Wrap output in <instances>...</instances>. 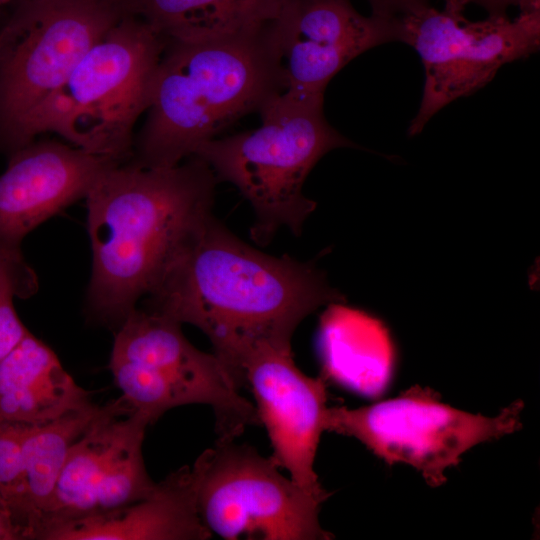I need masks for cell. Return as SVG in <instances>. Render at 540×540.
I'll use <instances>...</instances> for the list:
<instances>
[{"instance_id":"6da1fadb","label":"cell","mask_w":540,"mask_h":540,"mask_svg":"<svg viewBox=\"0 0 540 540\" xmlns=\"http://www.w3.org/2000/svg\"><path fill=\"white\" fill-rule=\"evenodd\" d=\"M147 296V310L200 329L239 388L259 350H291L294 331L308 315L343 300L310 263L263 253L212 214Z\"/></svg>"},{"instance_id":"7a4b0ae2","label":"cell","mask_w":540,"mask_h":540,"mask_svg":"<svg viewBox=\"0 0 540 540\" xmlns=\"http://www.w3.org/2000/svg\"><path fill=\"white\" fill-rule=\"evenodd\" d=\"M187 159L161 168L115 165L85 197L93 320L116 330L211 214L216 177L201 159Z\"/></svg>"},{"instance_id":"3957f363","label":"cell","mask_w":540,"mask_h":540,"mask_svg":"<svg viewBox=\"0 0 540 540\" xmlns=\"http://www.w3.org/2000/svg\"><path fill=\"white\" fill-rule=\"evenodd\" d=\"M282 91L262 31L203 40L165 37L147 116L127 162L175 166Z\"/></svg>"},{"instance_id":"277c9868","label":"cell","mask_w":540,"mask_h":540,"mask_svg":"<svg viewBox=\"0 0 540 540\" xmlns=\"http://www.w3.org/2000/svg\"><path fill=\"white\" fill-rule=\"evenodd\" d=\"M323 98L279 92L259 109L258 128L213 138L193 155L249 201L256 216L252 236L260 242L282 226L300 234L316 207L303 194L312 168L333 149L359 148L327 121Z\"/></svg>"},{"instance_id":"5b68a950","label":"cell","mask_w":540,"mask_h":540,"mask_svg":"<svg viewBox=\"0 0 540 540\" xmlns=\"http://www.w3.org/2000/svg\"><path fill=\"white\" fill-rule=\"evenodd\" d=\"M164 45L151 25L124 13L40 109L34 138L52 132L88 153L127 162Z\"/></svg>"},{"instance_id":"8992f818","label":"cell","mask_w":540,"mask_h":540,"mask_svg":"<svg viewBox=\"0 0 540 540\" xmlns=\"http://www.w3.org/2000/svg\"><path fill=\"white\" fill-rule=\"evenodd\" d=\"M0 15V154L33 140L43 105L124 15L120 0H11Z\"/></svg>"},{"instance_id":"52a82bcc","label":"cell","mask_w":540,"mask_h":540,"mask_svg":"<svg viewBox=\"0 0 540 540\" xmlns=\"http://www.w3.org/2000/svg\"><path fill=\"white\" fill-rule=\"evenodd\" d=\"M109 368L128 404L151 424L188 404L212 408L217 440H235L261 424L219 358L194 347L181 324L158 313L136 308L127 316L116 329Z\"/></svg>"},{"instance_id":"ba28073f","label":"cell","mask_w":540,"mask_h":540,"mask_svg":"<svg viewBox=\"0 0 540 540\" xmlns=\"http://www.w3.org/2000/svg\"><path fill=\"white\" fill-rule=\"evenodd\" d=\"M444 2L442 10L426 3L396 20L397 41L419 54L425 72L420 107L408 128L411 136L446 105L487 85L503 65L540 48V10L473 22L465 17L464 5Z\"/></svg>"},{"instance_id":"9c48e42d","label":"cell","mask_w":540,"mask_h":540,"mask_svg":"<svg viewBox=\"0 0 540 540\" xmlns=\"http://www.w3.org/2000/svg\"><path fill=\"white\" fill-rule=\"evenodd\" d=\"M191 468L199 516L226 540H329L320 525L322 501L248 444L216 440Z\"/></svg>"},{"instance_id":"30bf717a","label":"cell","mask_w":540,"mask_h":540,"mask_svg":"<svg viewBox=\"0 0 540 540\" xmlns=\"http://www.w3.org/2000/svg\"><path fill=\"white\" fill-rule=\"evenodd\" d=\"M523 408V401L517 400L495 417L471 414L415 387L368 406L327 408L324 427L359 440L389 465L414 467L437 487L446 481L445 471L469 449L520 429Z\"/></svg>"},{"instance_id":"8fae6325","label":"cell","mask_w":540,"mask_h":540,"mask_svg":"<svg viewBox=\"0 0 540 540\" xmlns=\"http://www.w3.org/2000/svg\"><path fill=\"white\" fill-rule=\"evenodd\" d=\"M262 35L282 92L300 96L324 95L354 58L397 41L395 23L360 14L351 0H279Z\"/></svg>"},{"instance_id":"7c38bea8","label":"cell","mask_w":540,"mask_h":540,"mask_svg":"<svg viewBox=\"0 0 540 540\" xmlns=\"http://www.w3.org/2000/svg\"><path fill=\"white\" fill-rule=\"evenodd\" d=\"M244 379L273 449L270 458L305 492L324 502L329 493L314 470L328 408L324 380L304 374L291 350L274 348L261 349L249 359Z\"/></svg>"},{"instance_id":"4fadbf2b","label":"cell","mask_w":540,"mask_h":540,"mask_svg":"<svg viewBox=\"0 0 540 540\" xmlns=\"http://www.w3.org/2000/svg\"><path fill=\"white\" fill-rule=\"evenodd\" d=\"M0 174V247L20 248L24 237L75 201L121 164L52 140H33L8 157Z\"/></svg>"},{"instance_id":"5bb4252c","label":"cell","mask_w":540,"mask_h":540,"mask_svg":"<svg viewBox=\"0 0 540 540\" xmlns=\"http://www.w3.org/2000/svg\"><path fill=\"white\" fill-rule=\"evenodd\" d=\"M196 506L191 468L170 473L147 497L110 510L53 523L42 540H207Z\"/></svg>"},{"instance_id":"9a60e30c","label":"cell","mask_w":540,"mask_h":540,"mask_svg":"<svg viewBox=\"0 0 540 540\" xmlns=\"http://www.w3.org/2000/svg\"><path fill=\"white\" fill-rule=\"evenodd\" d=\"M92 404L90 392L30 332L0 361V422L43 425Z\"/></svg>"},{"instance_id":"2e32d148","label":"cell","mask_w":540,"mask_h":540,"mask_svg":"<svg viewBox=\"0 0 540 540\" xmlns=\"http://www.w3.org/2000/svg\"><path fill=\"white\" fill-rule=\"evenodd\" d=\"M143 420L150 423L123 396L100 406L70 448L36 539L42 529L53 523L89 513L99 482L127 437Z\"/></svg>"},{"instance_id":"e0dca14e","label":"cell","mask_w":540,"mask_h":540,"mask_svg":"<svg viewBox=\"0 0 540 540\" xmlns=\"http://www.w3.org/2000/svg\"><path fill=\"white\" fill-rule=\"evenodd\" d=\"M279 0H124V13L167 38L213 39L262 31Z\"/></svg>"},{"instance_id":"ac0fdd59","label":"cell","mask_w":540,"mask_h":540,"mask_svg":"<svg viewBox=\"0 0 540 540\" xmlns=\"http://www.w3.org/2000/svg\"><path fill=\"white\" fill-rule=\"evenodd\" d=\"M100 406L71 411L43 425L29 426L23 444L25 468L24 521L29 539L36 535L72 445L86 430Z\"/></svg>"},{"instance_id":"d6986e66","label":"cell","mask_w":540,"mask_h":540,"mask_svg":"<svg viewBox=\"0 0 540 540\" xmlns=\"http://www.w3.org/2000/svg\"><path fill=\"white\" fill-rule=\"evenodd\" d=\"M149 422H140L125 440L99 482L87 514L110 510L149 496L157 482L149 476L142 444Z\"/></svg>"},{"instance_id":"ffe728a7","label":"cell","mask_w":540,"mask_h":540,"mask_svg":"<svg viewBox=\"0 0 540 540\" xmlns=\"http://www.w3.org/2000/svg\"><path fill=\"white\" fill-rule=\"evenodd\" d=\"M37 288L21 248L0 247V361L30 332L16 313L14 298H28Z\"/></svg>"},{"instance_id":"44dd1931","label":"cell","mask_w":540,"mask_h":540,"mask_svg":"<svg viewBox=\"0 0 540 540\" xmlns=\"http://www.w3.org/2000/svg\"><path fill=\"white\" fill-rule=\"evenodd\" d=\"M29 425L0 422V499L23 526L25 468L23 444Z\"/></svg>"},{"instance_id":"7402d4cb","label":"cell","mask_w":540,"mask_h":540,"mask_svg":"<svg viewBox=\"0 0 540 540\" xmlns=\"http://www.w3.org/2000/svg\"><path fill=\"white\" fill-rule=\"evenodd\" d=\"M371 15L388 22L395 21L415 8L429 3L428 0H367Z\"/></svg>"},{"instance_id":"603a6c76","label":"cell","mask_w":540,"mask_h":540,"mask_svg":"<svg viewBox=\"0 0 540 540\" xmlns=\"http://www.w3.org/2000/svg\"><path fill=\"white\" fill-rule=\"evenodd\" d=\"M24 539H28L25 529L0 500V540Z\"/></svg>"},{"instance_id":"cb8c5ba5","label":"cell","mask_w":540,"mask_h":540,"mask_svg":"<svg viewBox=\"0 0 540 540\" xmlns=\"http://www.w3.org/2000/svg\"><path fill=\"white\" fill-rule=\"evenodd\" d=\"M11 2V0H0V13L4 9L6 5H8Z\"/></svg>"},{"instance_id":"d4e9b609","label":"cell","mask_w":540,"mask_h":540,"mask_svg":"<svg viewBox=\"0 0 540 540\" xmlns=\"http://www.w3.org/2000/svg\"><path fill=\"white\" fill-rule=\"evenodd\" d=\"M120 1L123 3L124 0H120Z\"/></svg>"},{"instance_id":"484cf974","label":"cell","mask_w":540,"mask_h":540,"mask_svg":"<svg viewBox=\"0 0 540 540\" xmlns=\"http://www.w3.org/2000/svg\"><path fill=\"white\" fill-rule=\"evenodd\" d=\"M1 500V499H0ZM2 501V500H1Z\"/></svg>"}]
</instances>
